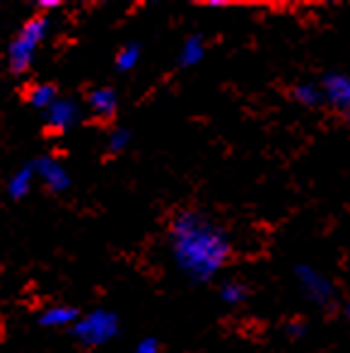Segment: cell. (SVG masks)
I'll list each match as a JSON object with an SVG mask.
<instances>
[{
    "instance_id": "cell-17",
    "label": "cell",
    "mask_w": 350,
    "mask_h": 353,
    "mask_svg": "<svg viewBox=\"0 0 350 353\" xmlns=\"http://www.w3.org/2000/svg\"><path fill=\"white\" fill-rule=\"evenodd\" d=\"M133 353H160V341L152 336H145L136 343V351Z\"/></svg>"
},
{
    "instance_id": "cell-5",
    "label": "cell",
    "mask_w": 350,
    "mask_h": 353,
    "mask_svg": "<svg viewBox=\"0 0 350 353\" xmlns=\"http://www.w3.org/2000/svg\"><path fill=\"white\" fill-rule=\"evenodd\" d=\"M319 85L326 102L338 109L350 123V73H326Z\"/></svg>"
},
{
    "instance_id": "cell-20",
    "label": "cell",
    "mask_w": 350,
    "mask_h": 353,
    "mask_svg": "<svg viewBox=\"0 0 350 353\" xmlns=\"http://www.w3.org/2000/svg\"><path fill=\"white\" fill-rule=\"evenodd\" d=\"M205 6L208 8H227V3H225V0H208Z\"/></svg>"
},
{
    "instance_id": "cell-9",
    "label": "cell",
    "mask_w": 350,
    "mask_h": 353,
    "mask_svg": "<svg viewBox=\"0 0 350 353\" xmlns=\"http://www.w3.org/2000/svg\"><path fill=\"white\" fill-rule=\"evenodd\" d=\"M80 317H83V314H80L73 305H51V307H46L44 312L39 314V324L46 329H65V327L73 329Z\"/></svg>"
},
{
    "instance_id": "cell-15",
    "label": "cell",
    "mask_w": 350,
    "mask_h": 353,
    "mask_svg": "<svg viewBox=\"0 0 350 353\" xmlns=\"http://www.w3.org/2000/svg\"><path fill=\"white\" fill-rule=\"evenodd\" d=\"M141 46L138 44H123L121 49H119L116 54V68L121 70V73H128V70H133L138 63H141Z\"/></svg>"
},
{
    "instance_id": "cell-2",
    "label": "cell",
    "mask_w": 350,
    "mask_h": 353,
    "mask_svg": "<svg viewBox=\"0 0 350 353\" xmlns=\"http://www.w3.org/2000/svg\"><path fill=\"white\" fill-rule=\"evenodd\" d=\"M49 34V17L46 15H32L27 22H22V27L17 30V34L12 37L10 46H8V68L15 78L25 75L34 63L37 49L41 46V41Z\"/></svg>"
},
{
    "instance_id": "cell-8",
    "label": "cell",
    "mask_w": 350,
    "mask_h": 353,
    "mask_svg": "<svg viewBox=\"0 0 350 353\" xmlns=\"http://www.w3.org/2000/svg\"><path fill=\"white\" fill-rule=\"evenodd\" d=\"M88 107H90V112H92L97 119H104V121H107V119H114V114H116V109H119L116 90H112V88H94V90H90Z\"/></svg>"
},
{
    "instance_id": "cell-13",
    "label": "cell",
    "mask_w": 350,
    "mask_h": 353,
    "mask_svg": "<svg viewBox=\"0 0 350 353\" xmlns=\"http://www.w3.org/2000/svg\"><path fill=\"white\" fill-rule=\"evenodd\" d=\"M292 99L302 107H316V104L326 102L324 99V90L316 83H297L292 88Z\"/></svg>"
},
{
    "instance_id": "cell-14",
    "label": "cell",
    "mask_w": 350,
    "mask_h": 353,
    "mask_svg": "<svg viewBox=\"0 0 350 353\" xmlns=\"http://www.w3.org/2000/svg\"><path fill=\"white\" fill-rule=\"evenodd\" d=\"M249 298V288L242 281H225L220 285V300L225 305H242Z\"/></svg>"
},
{
    "instance_id": "cell-21",
    "label": "cell",
    "mask_w": 350,
    "mask_h": 353,
    "mask_svg": "<svg viewBox=\"0 0 350 353\" xmlns=\"http://www.w3.org/2000/svg\"><path fill=\"white\" fill-rule=\"evenodd\" d=\"M345 314H348V317H350V303H348V307H345Z\"/></svg>"
},
{
    "instance_id": "cell-4",
    "label": "cell",
    "mask_w": 350,
    "mask_h": 353,
    "mask_svg": "<svg viewBox=\"0 0 350 353\" xmlns=\"http://www.w3.org/2000/svg\"><path fill=\"white\" fill-rule=\"evenodd\" d=\"M295 279H297V285H300L302 295H305L307 300H311L314 305L326 307V305L333 303V295H336L333 283H331L329 276L316 271L314 266L300 264L295 269Z\"/></svg>"
},
{
    "instance_id": "cell-19",
    "label": "cell",
    "mask_w": 350,
    "mask_h": 353,
    "mask_svg": "<svg viewBox=\"0 0 350 353\" xmlns=\"http://www.w3.org/2000/svg\"><path fill=\"white\" fill-rule=\"evenodd\" d=\"M56 8H61V0H39V3H37L39 15H44V12H49V10H56Z\"/></svg>"
},
{
    "instance_id": "cell-11",
    "label": "cell",
    "mask_w": 350,
    "mask_h": 353,
    "mask_svg": "<svg viewBox=\"0 0 350 353\" xmlns=\"http://www.w3.org/2000/svg\"><path fill=\"white\" fill-rule=\"evenodd\" d=\"M205 56V41L200 34H191L184 39L181 44V51H179V65L181 68H194L203 61Z\"/></svg>"
},
{
    "instance_id": "cell-18",
    "label": "cell",
    "mask_w": 350,
    "mask_h": 353,
    "mask_svg": "<svg viewBox=\"0 0 350 353\" xmlns=\"http://www.w3.org/2000/svg\"><path fill=\"white\" fill-rule=\"evenodd\" d=\"M285 332H287V336L300 339V336H305V334H307V324H305V322H300V319H295V322L287 324Z\"/></svg>"
},
{
    "instance_id": "cell-10",
    "label": "cell",
    "mask_w": 350,
    "mask_h": 353,
    "mask_svg": "<svg viewBox=\"0 0 350 353\" xmlns=\"http://www.w3.org/2000/svg\"><path fill=\"white\" fill-rule=\"evenodd\" d=\"M34 179H37L34 165H25L17 172H12L10 179H8V196H10L12 201H22V199H27V194L32 192Z\"/></svg>"
},
{
    "instance_id": "cell-3",
    "label": "cell",
    "mask_w": 350,
    "mask_h": 353,
    "mask_svg": "<svg viewBox=\"0 0 350 353\" xmlns=\"http://www.w3.org/2000/svg\"><path fill=\"white\" fill-rule=\"evenodd\" d=\"M73 336L78 339L83 346L88 348H97L109 343L112 339H116L119 334V317L112 312V310H92V312L83 314L78 319L73 329Z\"/></svg>"
},
{
    "instance_id": "cell-16",
    "label": "cell",
    "mask_w": 350,
    "mask_h": 353,
    "mask_svg": "<svg viewBox=\"0 0 350 353\" xmlns=\"http://www.w3.org/2000/svg\"><path fill=\"white\" fill-rule=\"evenodd\" d=\"M128 143H131V131H128V128H114V131H109L107 145H109V150H112V152L126 150Z\"/></svg>"
},
{
    "instance_id": "cell-1",
    "label": "cell",
    "mask_w": 350,
    "mask_h": 353,
    "mask_svg": "<svg viewBox=\"0 0 350 353\" xmlns=\"http://www.w3.org/2000/svg\"><path fill=\"white\" fill-rule=\"evenodd\" d=\"M167 237L176 269L194 283L215 279L232 254L227 232L198 211L176 213Z\"/></svg>"
},
{
    "instance_id": "cell-6",
    "label": "cell",
    "mask_w": 350,
    "mask_h": 353,
    "mask_svg": "<svg viewBox=\"0 0 350 353\" xmlns=\"http://www.w3.org/2000/svg\"><path fill=\"white\" fill-rule=\"evenodd\" d=\"M32 165H34L37 179H39L46 189H51V192H56V194L68 192L70 174L61 160H56V157H51V155H41V157H37Z\"/></svg>"
},
{
    "instance_id": "cell-7",
    "label": "cell",
    "mask_w": 350,
    "mask_h": 353,
    "mask_svg": "<svg viewBox=\"0 0 350 353\" xmlns=\"http://www.w3.org/2000/svg\"><path fill=\"white\" fill-rule=\"evenodd\" d=\"M44 119L51 133H65L80 121V104L70 97H59L44 112Z\"/></svg>"
},
{
    "instance_id": "cell-12",
    "label": "cell",
    "mask_w": 350,
    "mask_h": 353,
    "mask_svg": "<svg viewBox=\"0 0 350 353\" xmlns=\"http://www.w3.org/2000/svg\"><path fill=\"white\" fill-rule=\"evenodd\" d=\"M56 99H59V90H56L51 83H37L27 90V102H30L34 109H39V112H46Z\"/></svg>"
}]
</instances>
